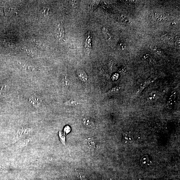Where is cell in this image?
<instances>
[{
  "label": "cell",
  "mask_w": 180,
  "mask_h": 180,
  "mask_svg": "<svg viewBox=\"0 0 180 180\" xmlns=\"http://www.w3.org/2000/svg\"><path fill=\"white\" fill-rule=\"evenodd\" d=\"M32 131L31 128L27 127H22L18 129L16 132L14 138L15 143L21 139L25 138V137L31 133Z\"/></svg>",
  "instance_id": "cell-1"
},
{
  "label": "cell",
  "mask_w": 180,
  "mask_h": 180,
  "mask_svg": "<svg viewBox=\"0 0 180 180\" xmlns=\"http://www.w3.org/2000/svg\"><path fill=\"white\" fill-rule=\"evenodd\" d=\"M29 102L35 108L38 109L41 107L42 105V98L39 94L35 93L30 97Z\"/></svg>",
  "instance_id": "cell-2"
},
{
  "label": "cell",
  "mask_w": 180,
  "mask_h": 180,
  "mask_svg": "<svg viewBox=\"0 0 180 180\" xmlns=\"http://www.w3.org/2000/svg\"><path fill=\"white\" fill-rule=\"evenodd\" d=\"M84 47L85 54L87 55H89L92 50L91 38L90 33L86 34V38L84 41Z\"/></svg>",
  "instance_id": "cell-3"
},
{
  "label": "cell",
  "mask_w": 180,
  "mask_h": 180,
  "mask_svg": "<svg viewBox=\"0 0 180 180\" xmlns=\"http://www.w3.org/2000/svg\"><path fill=\"white\" fill-rule=\"evenodd\" d=\"M32 141L30 138H23L16 142L15 145L17 148L23 149L28 146Z\"/></svg>",
  "instance_id": "cell-4"
},
{
  "label": "cell",
  "mask_w": 180,
  "mask_h": 180,
  "mask_svg": "<svg viewBox=\"0 0 180 180\" xmlns=\"http://www.w3.org/2000/svg\"><path fill=\"white\" fill-rule=\"evenodd\" d=\"M85 143L90 149L93 150L98 149V145L93 139L90 138H87L85 139Z\"/></svg>",
  "instance_id": "cell-5"
},
{
  "label": "cell",
  "mask_w": 180,
  "mask_h": 180,
  "mask_svg": "<svg viewBox=\"0 0 180 180\" xmlns=\"http://www.w3.org/2000/svg\"><path fill=\"white\" fill-rule=\"evenodd\" d=\"M82 123L85 127L89 128L94 129L96 128V123L92 119L86 117L84 118L82 120Z\"/></svg>",
  "instance_id": "cell-6"
},
{
  "label": "cell",
  "mask_w": 180,
  "mask_h": 180,
  "mask_svg": "<svg viewBox=\"0 0 180 180\" xmlns=\"http://www.w3.org/2000/svg\"><path fill=\"white\" fill-rule=\"evenodd\" d=\"M77 74L79 79L84 83H87L88 81V77L86 72L83 70L79 69L77 70Z\"/></svg>",
  "instance_id": "cell-7"
},
{
  "label": "cell",
  "mask_w": 180,
  "mask_h": 180,
  "mask_svg": "<svg viewBox=\"0 0 180 180\" xmlns=\"http://www.w3.org/2000/svg\"><path fill=\"white\" fill-rule=\"evenodd\" d=\"M64 105L67 106H76L80 105V102L73 99L69 100L64 102Z\"/></svg>",
  "instance_id": "cell-8"
},
{
  "label": "cell",
  "mask_w": 180,
  "mask_h": 180,
  "mask_svg": "<svg viewBox=\"0 0 180 180\" xmlns=\"http://www.w3.org/2000/svg\"><path fill=\"white\" fill-rule=\"evenodd\" d=\"M70 84V81L66 76H63L62 81V86L63 90H66L68 88Z\"/></svg>",
  "instance_id": "cell-9"
},
{
  "label": "cell",
  "mask_w": 180,
  "mask_h": 180,
  "mask_svg": "<svg viewBox=\"0 0 180 180\" xmlns=\"http://www.w3.org/2000/svg\"><path fill=\"white\" fill-rule=\"evenodd\" d=\"M102 31L105 38L107 40H109L112 38V36L110 32L106 28L103 27L102 29Z\"/></svg>",
  "instance_id": "cell-10"
},
{
  "label": "cell",
  "mask_w": 180,
  "mask_h": 180,
  "mask_svg": "<svg viewBox=\"0 0 180 180\" xmlns=\"http://www.w3.org/2000/svg\"><path fill=\"white\" fill-rule=\"evenodd\" d=\"M161 39L164 41L168 43H172L174 40L173 38L167 34L162 35L161 37Z\"/></svg>",
  "instance_id": "cell-11"
},
{
  "label": "cell",
  "mask_w": 180,
  "mask_h": 180,
  "mask_svg": "<svg viewBox=\"0 0 180 180\" xmlns=\"http://www.w3.org/2000/svg\"><path fill=\"white\" fill-rule=\"evenodd\" d=\"M176 92H173L168 99V105L172 106L176 101Z\"/></svg>",
  "instance_id": "cell-12"
},
{
  "label": "cell",
  "mask_w": 180,
  "mask_h": 180,
  "mask_svg": "<svg viewBox=\"0 0 180 180\" xmlns=\"http://www.w3.org/2000/svg\"><path fill=\"white\" fill-rule=\"evenodd\" d=\"M120 89V86H115L108 91L107 93V94L110 95L116 94L119 92Z\"/></svg>",
  "instance_id": "cell-13"
},
{
  "label": "cell",
  "mask_w": 180,
  "mask_h": 180,
  "mask_svg": "<svg viewBox=\"0 0 180 180\" xmlns=\"http://www.w3.org/2000/svg\"><path fill=\"white\" fill-rule=\"evenodd\" d=\"M155 19L157 21H161L162 20H165L166 17L164 15L158 14H156L155 15Z\"/></svg>",
  "instance_id": "cell-14"
},
{
  "label": "cell",
  "mask_w": 180,
  "mask_h": 180,
  "mask_svg": "<svg viewBox=\"0 0 180 180\" xmlns=\"http://www.w3.org/2000/svg\"><path fill=\"white\" fill-rule=\"evenodd\" d=\"M99 1H93L91 2L90 4V8L92 10H94L98 5Z\"/></svg>",
  "instance_id": "cell-15"
},
{
  "label": "cell",
  "mask_w": 180,
  "mask_h": 180,
  "mask_svg": "<svg viewBox=\"0 0 180 180\" xmlns=\"http://www.w3.org/2000/svg\"><path fill=\"white\" fill-rule=\"evenodd\" d=\"M120 21L126 24H128L129 21L128 17L124 15H122L120 16Z\"/></svg>",
  "instance_id": "cell-16"
},
{
  "label": "cell",
  "mask_w": 180,
  "mask_h": 180,
  "mask_svg": "<svg viewBox=\"0 0 180 180\" xmlns=\"http://www.w3.org/2000/svg\"><path fill=\"white\" fill-rule=\"evenodd\" d=\"M156 96H157V94H156V92H152L149 95V98L150 100H153L156 98Z\"/></svg>",
  "instance_id": "cell-17"
},
{
  "label": "cell",
  "mask_w": 180,
  "mask_h": 180,
  "mask_svg": "<svg viewBox=\"0 0 180 180\" xmlns=\"http://www.w3.org/2000/svg\"><path fill=\"white\" fill-rule=\"evenodd\" d=\"M180 37L179 36H177L175 37L174 40L175 44L177 46H180Z\"/></svg>",
  "instance_id": "cell-18"
},
{
  "label": "cell",
  "mask_w": 180,
  "mask_h": 180,
  "mask_svg": "<svg viewBox=\"0 0 180 180\" xmlns=\"http://www.w3.org/2000/svg\"><path fill=\"white\" fill-rule=\"evenodd\" d=\"M144 60L147 62H150L151 61V59L149 54H146L143 57Z\"/></svg>",
  "instance_id": "cell-19"
},
{
  "label": "cell",
  "mask_w": 180,
  "mask_h": 180,
  "mask_svg": "<svg viewBox=\"0 0 180 180\" xmlns=\"http://www.w3.org/2000/svg\"><path fill=\"white\" fill-rule=\"evenodd\" d=\"M64 36V30L61 27H60L59 29V36L60 38H61Z\"/></svg>",
  "instance_id": "cell-20"
},
{
  "label": "cell",
  "mask_w": 180,
  "mask_h": 180,
  "mask_svg": "<svg viewBox=\"0 0 180 180\" xmlns=\"http://www.w3.org/2000/svg\"><path fill=\"white\" fill-rule=\"evenodd\" d=\"M118 71L121 75H124V74H126V68H125L122 67L121 68H120Z\"/></svg>",
  "instance_id": "cell-21"
},
{
  "label": "cell",
  "mask_w": 180,
  "mask_h": 180,
  "mask_svg": "<svg viewBox=\"0 0 180 180\" xmlns=\"http://www.w3.org/2000/svg\"><path fill=\"white\" fill-rule=\"evenodd\" d=\"M119 46L120 49L121 50H124L126 48V46L123 43H120L119 44Z\"/></svg>",
  "instance_id": "cell-22"
},
{
  "label": "cell",
  "mask_w": 180,
  "mask_h": 180,
  "mask_svg": "<svg viewBox=\"0 0 180 180\" xmlns=\"http://www.w3.org/2000/svg\"><path fill=\"white\" fill-rule=\"evenodd\" d=\"M59 136H60L61 142L63 143H64V142H65V138H64V136L62 135L61 132H60V134H59Z\"/></svg>",
  "instance_id": "cell-23"
},
{
  "label": "cell",
  "mask_w": 180,
  "mask_h": 180,
  "mask_svg": "<svg viewBox=\"0 0 180 180\" xmlns=\"http://www.w3.org/2000/svg\"><path fill=\"white\" fill-rule=\"evenodd\" d=\"M78 176L79 179H80L81 180H83L84 177V176H83L82 175H81L80 173L78 174Z\"/></svg>",
  "instance_id": "cell-24"
},
{
  "label": "cell",
  "mask_w": 180,
  "mask_h": 180,
  "mask_svg": "<svg viewBox=\"0 0 180 180\" xmlns=\"http://www.w3.org/2000/svg\"><path fill=\"white\" fill-rule=\"evenodd\" d=\"M62 180H68V179H66V178H63V179H62Z\"/></svg>",
  "instance_id": "cell-25"
}]
</instances>
